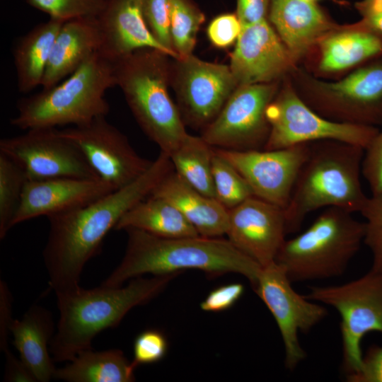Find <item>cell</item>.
<instances>
[{
  "mask_svg": "<svg viewBox=\"0 0 382 382\" xmlns=\"http://www.w3.org/2000/svg\"><path fill=\"white\" fill-rule=\"evenodd\" d=\"M173 170L169 156L161 151L150 167L126 186L82 207L48 217L42 255L49 284L56 294L80 286L85 265L98 253L107 233Z\"/></svg>",
  "mask_w": 382,
  "mask_h": 382,
  "instance_id": "obj_1",
  "label": "cell"
},
{
  "mask_svg": "<svg viewBox=\"0 0 382 382\" xmlns=\"http://www.w3.org/2000/svg\"><path fill=\"white\" fill-rule=\"evenodd\" d=\"M125 231L128 236L125 255L103 286H120L144 274H179L194 269L212 276L239 274L253 288L262 268L228 239L202 236L164 238L136 228Z\"/></svg>",
  "mask_w": 382,
  "mask_h": 382,
  "instance_id": "obj_2",
  "label": "cell"
},
{
  "mask_svg": "<svg viewBox=\"0 0 382 382\" xmlns=\"http://www.w3.org/2000/svg\"><path fill=\"white\" fill-rule=\"evenodd\" d=\"M178 274L138 277L122 287L79 286L56 294L59 317L50 345L54 361H70L91 348L98 334L117 326L132 308L155 298Z\"/></svg>",
  "mask_w": 382,
  "mask_h": 382,
  "instance_id": "obj_3",
  "label": "cell"
},
{
  "mask_svg": "<svg viewBox=\"0 0 382 382\" xmlns=\"http://www.w3.org/2000/svg\"><path fill=\"white\" fill-rule=\"evenodd\" d=\"M364 154V148L342 141L310 143L284 209L287 233L299 231L305 218L320 209L361 211L369 197L360 178Z\"/></svg>",
  "mask_w": 382,
  "mask_h": 382,
  "instance_id": "obj_4",
  "label": "cell"
},
{
  "mask_svg": "<svg viewBox=\"0 0 382 382\" xmlns=\"http://www.w3.org/2000/svg\"><path fill=\"white\" fill-rule=\"evenodd\" d=\"M166 53L142 48L112 62L116 86L144 133L168 156L188 134L173 102L170 62Z\"/></svg>",
  "mask_w": 382,
  "mask_h": 382,
  "instance_id": "obj_5",
  "label": "cell"
},
{
  "mask_svg": "<svg viewBox=\"0 0 382 382\" xmlns=\"http://www.w3.org/2000/svg\"><path fill=\"white\" fill-rule=\"evenodd\" d=\"M115 86L112 62L97 52L62 82L20 99L10 122L23 130L85 125L108 115L105 94Z\"/></svg>",
  "mask_w": 382,
  "mask_h": 382,
  "instance_id": "obj_6",
  "label": "cell"
},
{
  "mask_svg": "<svg viewBox=\"0 0 382 382\" xmlns=\"http://www.w3.org/2000/svg\"><path fill=\"white\" fill-rule=\"evenodd\" d=\"M364 235L365 223L352 212L328 207L304 231L284 241L274 262L292 283L340 277L359 250Z\"/></svg>",
  "mask_w": 382,
  "mask_h": 382,
  "instance_id": "obj_7",
  "label": "cell"
},
{
  "mask_svg": "<svg viewBox=\"0 0 382 382\" xmlns=\"http://www.w3.org/2000/svg\"><path fill=\"white\" fill-rule=\"evenodd\" d=\"M297 76L303 87L297 93L324 117L349 124H382V57L337 81H324L299 72Z\"/></svg>",
  "mask_w": 382,
  "mask_h": 382,
  "instance_id": "obj_8",
  "label": "cell"
},
{
  "mask_svg": "<svg viewBox=\"0 0 382 382\" xmlns=\"http://www.w3.org/2000/svg\"><path fill=\"white\" fill-rule=\"evenodd\" d=\"M334 308L340 314L342 369L345 375L360 366L361 344L371 332L382 334V271L370 270L362 277L335 286H312L303 295Z\"/></svg>",
  "mask_w": 382,
  "mask_h": 382,
  "instance_id": "obj_9",
  "label": "cell"
},
{
  "mask_svg": "<svg viewBox=\"0 0 382 382\" xmlns=\"http://www.w3.org/2000/svg\"><path fill=\"white\" fill-rule=\"evenodd\" d=\"M270 133L263 149L274 150L320 141H337L364 149L378 132L374 126L330 120L310 108L286 83L268 105Z\"/></svg>",
  "mask_w": 382,
  "mask_h": 382,
  "instance_id": "obj_10",
  "label": "cell"
},
{
  "mask_svg": "<svg viewBox=\"0 0 382 382\" xmlns=\"http://www.w3.org/2000/svg\"><path fill=\"white\" fill-rule=\"evenodd\" d=\"M277 88V82L237 87L201 137L214 148L263 149L270 133L266 110Z\"/></svg>",
  "mask_w": 382,
  "mask_h": 382,
  "instance_id": "obj_11",
  "label": "cell"
},
{
  "mask_svg": "<svg viewBox=\"0 0 382 382\" xmlns=\"http://www.w3.org/2000/svg\"><path fill=\"white\" fill-rule=\"evenodd\" d=\"M291 284L284 270L274 261L261 268L253 288L277 324L284 346L285 366L289 370L306 357L299 342V332H308L328 316L325 307L298 294Z\"/></svg>",
  "mask_w": 382,
  "mask_h": 382,
  "instance_id": "obj_12",
  "label": "cell"
},
{
  "mask_svg": "<svg viewBox=\"0 0 382 382\" xmlns=\"http://www.w3.org/2000/svg\"><path fill=\"white\" fill-rule=\"evenodd\" d=\"M0 152L19 165L28 180L98 178L78 146L56 127L30 129L1 139Z\"/></svg>",
  "mask_w": 382,
  "mask_h": 382,
  "instance_id": "obj_13",
  "label": "cell"
},
{
  "mask_svg": "<svg viewBox=\"0 0 382 382\" xmlns=\"http://www.w3.org/2000/svg\"><path fill=\"white\" fill-rule=\"evenodd\" d=\"M170 86L180 114L191 125L207 126L238 86L229 66L204 61L193 54L170 62Z\"/></svg>",
  "mask_w": 382,
  "mask_h": 382,
  "instance_id": "obj_14",
  "label": "cell"
},
{
  "mask_svg": "<svg viewBox=\"0 0 382 382\" xmlns=\"http://www.w3.org/2000/svg\"><path fill=\"white\" fill-rule=\"evenodd\" d=\"M105 117L59 131L78 146L98 178L117 190L138 178L153 161L139 156Z\"/></svg>",
  "mask_w": 382,
  "mask_h": 382,
  "instance_id": "obj_15",
  "label": "cell"
},
{
  "mask_svg": "<svg viewBox=\"0 0 382 382\" xmlns=\"http://www.w3.org/2000/svg\"><path fill=\"white\" fill-rule=\"evenodd\" d=\"M309 148L305 143L274 150L215 149L241 174L254 196L285 209Z\"/></svg>",
  "mask_w": 382,
  "mask_h": 382,
  "instance_id": "obj_16",
  "label": "cell"
},
{
  "mask_svg": "<svg viewBox=\"0 0 382 382\" xmlns=\"http://www.w3.org/2000/svg\"><path fill=\"white\" fill-rule=\"evenodd\" d=\"M229 67L237 86L277 82L296 63L277 33L264 19L243 26Z\"/></svg>",
  "mask_w": 382,
  "mask_h": 382,
  "instance_id": "obj_17",
  "label": "cell"
},
{
  "mask_svg": "<svg viewBox=\"0 0 382 382\" xmlns=\"http://www.w3.org/2000/svg\"><path fill=\"white\" fill-rule=\"evenodd\" d=\"M228 214L227 239L262 267L274 262L287 233L284 209L253 196Z\"/></svg>",
  "mask_w": 382,
  "mask_h": 382,
  "instance_id": "obj_18",
  "label": "cell"
},
{
  "mask_svg": "<svg viewBox=\"0 0 382 382\" xmlns=\"http://www.w3.org/2000/svg\"><path fill=\"white\" fill-rule=\"evenodd\" d=\"M115 190L98 178L28 180L12 226L40 216L47 218L86 206Z\"/></svg>",
  "mask_w": 382,
  "mask_h": 382,
  "instance_id": "obj_19",
  "label": "cell"
},
{
  "mask_svg": "<svg viewBox=\"0 0 382 382\" xmlns=\"http://www.w3.org/2000/svg\"><path fill=\"white\" fill-rule=\"evenodd\" d=\"M96 21L101 36L98 52L110 61L142 48H154L170 57L146 23L143 0H104Z\"/></svg>",
  "mask_w": 382,
  "mask_h": 382,
  "instance_id": "obj_20",
  "label": "cell"
},
{
  "mask_svg": "<svg viewBox=\"0 0 382 382\" xmlns=\"http://www.w3.org/2000/svg\"><path fill=\"white\" fill-rule=\"evenodd\" d=\"M268 18L296 62L337 25L308 0H270Z\"/></svg>",
  "mask_w": 382,
  "mask_h": 382,
  "instance_id": "obj_21",
  "label": "cell"
},
{
  "mask_svg": "<svg viewBox=\"0 0 382 382\" xmlns=\"http://www.w3.org/2000/svg\"><path fill=\"white\" fill-rule=\"evenodd\" d=\"M318 70L332 74L347 70L382 57V35L364 21L336 25L316 44Z\"/></svg>",
  "mask_w": 382,
  "mask_h": 382,
  "instance_id": "obj_22",
  "label": "cell"
},
{
  "mask_svg": "<svg viewBox=\"0 0 382 382\" xmlns=\"http://www.w3.org/2000/svg\"><path fill=\"white\" fill-rule=\"evenodd\" d=\"M150 195L163 198L173 204L200 236L219 237L226 234L228 209L216 198L195 190L174 170L159 183Z\"/></svg>",
  "mask_w": 382,
  "mask_h": 382,
  "instance_id": "obj_23",
  "label": "cell"
},
{
  "mask_svg": "<svg viewBox=\"0 0 382 382\" xmlns=\"http://www.w3.org/2000/svg\"><path fill=\"white\" fill-rule=\"evenodd\" d=\"M101 36L96 18H78L62 25L53 44L41 86L51 88L74 73L99 51Z\"/></svg>",
  "mask_w": 382,
  "mask_h": 382,
  "instance_id": "obj_24",
  "label": "cell"
},
{
  "mask_svg": "<svg viewBox=\"0 0 382 382\" xmlns=\"http://www.w3.org/2000/svg\"><path fill=\"white\" fill-rule=\"evenodd\" d=\"M54 332L51 313L38 305L30 306L11 324L13 345L36 381L48 382L54 377L56 368L48 346Z\"/></svg>",
  "mask_w": 382,
  "mask_h": 382,
  "instance_id": "obj_25",
  "label": "cell"
},
{
  "mask_svg": "<svg viewBox=\"0 0 382 382\" xmlns=\"http://www.w3.org/2000/svg\"><path fill=\"white\" fill-rule=\"evenodd\" d=\"M64 22L50 18L18 38L13 48L18 91L41 86L56 37Z\"/></svg>",
  "mask_w": 382,
  "mask_h": 382,
  "instance_id": "obj_26",
  "label": "cell"
},
{
  "mask_svg": "<svg viewBox=\"0 0 382 382\" xmlns=\"http://www.w3.org/2000/svg\"><path fill=\"white\" fill-rule=\"evenodd\" d=\"M137 367L120 349L90 348L80 352L64 367L56 369L53 378L68 382H132Z\"/></svg>",
  "mask_w": 382,
  "mask_h": 382,
  "instance_id": "obj_27",
  "label": "cell"
},
{
  "mask_svg": "<svg viewBox=\"0 0 382 382\" xmlns=\"http://www.w3.org/2000/svg\"><path fill=\"white\" fill-rule=\"evenodd\" d=\"M136 228L164 238L200 236L181 212L168 200L149 195L127 212L115 230Z\"/></svg>",
  "mask_w": 382,
  "mask_h": 382,
  "instance_id": "obj_28",
  "label": "cell"
},
{
  "mask_svg": "<svg viewBox=\"0 0 382 382\" xmlns=\"http://www.w3.org/2000/svg\"><path fill=\"white\" fill-rule=\"evenodd\" d=\"M214 147L189 134L170 155L174 170L197 191L215 198L212 178Z\"/></svg>",
  "mask_w": 382,
  "mask_h": 382,
  "instance_id": "obj_29",
  "label": "cell"
},
{
  "mask_svg": "<svg viewBox=\"0 0 382 382\" xmlns=\"http://www.w3.org/2000/svg\"><path fill=\"white\" fill-rule=\"evenodd\" d=\"M204 20V13L193 0H170V34L178 58L192 54Z\"/></svg>",
  "mask_w": 382,
  "mask_h": 382,
  "instance_id": "obj_30",
  "label": "cell"
},
{
  "mask_svg": "<svg viewBox=\"0 0 382 382\" xmlns=\"http://www.w3.org/2000/svg\"><path fill=\"white\" fill-rule=\"evenodd\" d=\"M28 178L22 168L0 152V238L13 227Z\"/></svg>",
  "mask_w": 382,
  "mask_h": 382,
  "instance_id": "obj_31",
  "label": "cell"
},
{
  "mask_svg": "<svg viewBox=\"0 0 382 382\" xmlns=\"http://www.w3.org/2000/svg\"><path fill=\"white\" fill-rule=\"evenodd\" d=\"M212 178L215 198L228 210L254 196L245 178L214 147Z\"/></svg>",
  "mask_w": 382,
  "mask_h": 382,
  "instance_id": "obj_32",
  "label": "cell"
},
{
  "mask_svg": "<svg viewBox=\"0 0 382 382\" xmlns=\"http://www.w3.org/2000/svg\"><path fill=\"white\" fill-rule=\"evenodd\" d=\"M26 3L64 22L78 18H96L104 6V0H26Z\"/></svg>",
  "mask_w": 382,
  "mask_h": 382,
  "instance_id": "obj_33",
  "label": "cell"
},
{
  "mask_svg": "<svg viewBox=\"0 0 382 382\" xmlns=\"http://www.w3.org/2000/svg\"><path fill=\"white\" fill-rule=\"evenodd\" d=\"M360 213L366 219L364 243L372 254L371 270L382 271V193L369 197Z\"/></svg>",
  "mask_w": 382,
  "mask_h": 382,
  "instance_id": "obj_34",
  "label": "cell"
},
{
  "mask_svg": "<svg viewBox=\"0 0 382 382\" xmlns=\"http://www.w3.org/2000/svg\"><path fill=\"white\" fill-rule=\"evenodd\" d=\"M170 0H143L144 16L151 33L170 57L176 59L170 34Z\"/></svg>",
  "mask_w": 382,
  "mask_h": 382,
  "instance_id": "obj_35",
  "label": "cell"
},
{
  "mask_svg": "<svg viewBox=\"0 0 382 382\" xmlns=\"http://www.w3.org/2000/svg\"><path fill=\"white\" fill-rule=\"evenodd\" d=\"M168 349L164 335L156 330H147L140 333L134 343V364H152L162 359Z\"/></svg>",
  "mask_w": 382,
  "mask_h": 382,
  "instance_id": "obj_36",
  "label": "cell"
},
{
  "mask_svg": "<svg viewBox=\"0 0 382 382\" xmlns=\"http://www.w3.org/2000/svg\"><path fill=\"white\" fill-rule=\"evenodd\" d=\"M361 173L369 183L371 195L382 193V129L364 149Z\"/></svg>",
  "mask_w": 382,
  "mask_h": 382,
  "instance_id": "obj_37",
  "label": "cell"
},
{
  "mask_svg": "<svg viewBox=\"0 0 382 382\" xmlns=\"http://www.w3.org/2000/svg\"><path fill=\"white\" fill-rule=\"evenodd\" d=\"M242 30L236 13H223L209 24L207 34L212 44L218 48H226L237 41Z\"/></svg>",
  "mask_w": 382,
  "mask_h": 382,
  "instance_id": "obj_38",
  "label": "cell"
},
{
  "mask_svg": "<svg viewBox=\"0 0 382 382\" xmlns=\"http://www.w3.org/2000/svg\"><path fill=\"white\" fill-rule=\"evenodd\" d=\"M345 378L348 382H382V346L371 345L358 370L345 375Z\"/></svg>",
  "mask_w": 382,
  "mask_h": 382,
  "instance_id": "obj_39",
  "label": "cell"
},
{
  "mask_svg": "<svg viewBox=\"0 0 382 382\" xmlns=\"http://www.w3.org/2000/svg\"><path fill=\"white\" fill-rule=\"evenodd\" d=\"M244 286L241 283H231L212 290L200 304L207 312H220L233 306L242 296Z\"/></svg>",
  "mask_w": 382,
  "mask_h": 382,
  "instance_id": "obj_40",
  "label": "cell"
},
{
  "mask_svg": "<svg viewBox=\"0 0 382 382\" xmlns=\"http://www.w3.org/2000/svg\"><path fill=\"white\" fill-rule=\"evenodd\" d=\"M236 15L242 27L248 25L268 16L270 0H236Z\"/></svg>",
  "mask_w": 382,
  "mask_h": 382,
  "instance_id": "obj_41",
  "label": "cell"
},
{
  "mask_svg": "<svg viewBox=\"0 0 382 382\" xmlns=\"http://www.w3.org/2000/svg\"><path fill=\"white\" fill-rule=\"evenodd\" d=\"M12 298L4 282H0V348L4 353L8 349V336L11 333Z\"/></svg>",
  "mask_w": 382,
  "mask_h": 382,
  "instance_id": "obj_42",
  "label": "cell"
},
{
  "mask_svg": "<svg viewBox=\"0 0 382 382\" xmlns=\"http://www.w3.org/2000/svg\"><path fill=\"white\" fill-rule=\"evenodd\" d=\"M355 8L361 20L382 35V0H361L355 3Z\"/></svg>",
  "mask_w": 382,
  "mask_h": 382,
  "instance_id": "obj_43",
  "label": "cell"
},
{
  "mask_svg": "<svg viewBox=\"0 0 382 382\" xmlns=\"http://www.w3.org/2000/svg\"><path fill=\"white\" fill-rule=\"evenodd\" d=\"M4 354L6 355L4 381L10 382L36 381L31 371L21 359L16 358L9 349Z\"/></svg>",
  "mask_w": 382,
  "mask_h": 382,
  "instance_id": "obj_44",
  "label": "cell"
},
{
  "mask_svg": "<svg viewBox=\"0 0 382 382\" xmlns=\"http://www.w3.org/2000/svg\"><path fill=\"white\" fill-rule=\"evenodd\" d=\"M308 1H313V2H316V1H318V0H308Z\"/></svg>",
  "mask_w": 382,
  "mask_h": 382,
  "instance_id": "obj_45",
  "label": "cell"
}]
</instances>
